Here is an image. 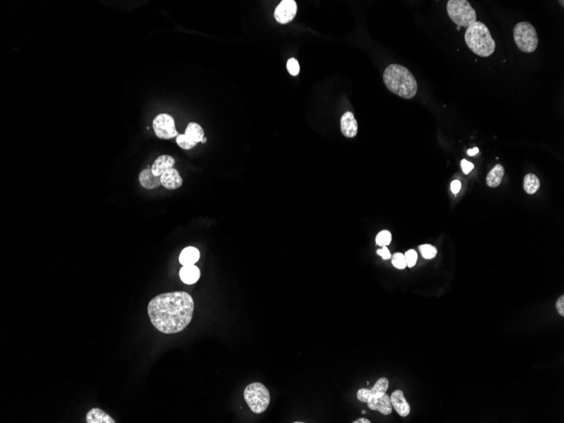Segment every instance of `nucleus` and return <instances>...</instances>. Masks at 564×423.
<instances>
[{"label":"nucleus","instance_id":"bb28decb","mask_svg":"<svg viewBox=\"0 0 564 423\" xmlns=\"http://www.w3.org/2000/svg\"><path fill=\"white\" fill-rule=\"evenodd\" d=\"M287 68H288V72L290 73V75H293V76H297L300 72V65L298 64V60L294 58H292L288 60Z\"/></svg>","mask_w":564,"mask_h":423},{"label":"nucleus","instance_id":"7ed1b4c3","mask_svg":"<svg viewBox=\"0 0 564 423\" xmlns=\"http://www.w3.org/2000/svg\"><path fill=\"white\" fill-rule=\"evenodd\" d=\"M465 40L469 48L479 57H489L496 49V42L489 29L481 21L469 26L465 33Z\"/></svg>","mask_w":564,"mask_h":423},{"label":"nucleus","instance_id":"dca6fc26","mask_svg":"<svg viewBox=\"0 0 564 423\" xmlns=\"http://www.w3.org/2000/svg\"><path fill=\"white\" fill-rule=\"evenodd\" d=\"M182 281L187 285L196 283L200 277V271L195 266H183L179 271Z\"/></svg>","mask_w":564,"mask_h":423},{"label":"nucleus","instance_id":"7c9ffc66","mask_svg":"<svg viewBox=\"0 0 564 423\" xmlns=\"http://www.w3.org/2000/svg\"><path fill=\"white\" fill-rule=\"evenodd\" d=\"M451 191L453 192L454 194H458L461 189V183L459 180H455L451 183Z\"/></svg>","mask_w":564,"mask_h":423},{"label":"nucleus","instance_id":"473e14b6","mask_svg":"<svg viewBox=\"0 0 564 423\" xmlns=\"http://www.w3.org/2000/svg\"><path fill=\"white\" fill-rule=\"evenodd\" d=\"M352 422H353V423H371V421H370V420H368V419H366V418H359V419H357V420H354V421H352Z\"/></svg>","mask_w":564,"mask_h":423},{"label":"nucleus","instance_id":"412c9836","mask_svg":"<svg viewBox=\"0 0 564 423\" xmlns=\"http://www.w3.org/2000/svg\"><path fill=\"white\" fill-rule=\"evenodd\" d=\"M541 187L538 177L533 173H528L524 178V189L529 194H536Z\"/></svg>","mask_w":564,"mask_h":423},{"label":"nucleus","instance_id":"423d86ee","mask_svg":"<svg viewBox=\"0 0 564 423\" xmlns=\"http://www.w3.org/2000/svg\"><path fill=\"white\" fill-rule=\"evenodd\" d=\"M447 12L452 21L459 26L466 27L476 22V12L467 0H449Z\"/></svg>","mask_w":564,"mask_h":423},{"label":"nucleus","instance_id":"9d476101","mask_svg":"<svg viewBox=\"0 0 564 423\" xmlns=\"http://www.w3.org/2000/svg\"><path fill=\"white\" fill-rule=\"evenodd\" d=\"M367 404L368 408H370L371 410L378 411L384 415H390L393 410L390 396L387 394H384L381 397L368 399Z\"/></svg>","mask_w":564,"mask_h":423},{"label":"nucleus","instance_id":"393cba45","mask_svg":"<svg viewBox=\"0 0 564 423\" xmlns=\"http://www.w3.org/2000/svg\"><path fill=\"white\" fill-rule=\"evenodd\" d=\"M392 263L396 269L399 270H404L407 266V261L403 253H396L392 256Z\"/></svg>","mask_w":564,"mask_h":423},{"label":"nucleus","instance_id":"ddd939ff","mask_svg":"<svg viewBox=\"0 0 564 423\" xmlns=\"http://www.w3.org/2000/svg\"><path fill=\"white\" fill-rule=\"evenodd\" d=\"M341 129L343 135L347 138L356 136L358 130L357 122L354 115L351 112H347L341 119Z\"/></svg>","mask_w":564,"mask_h":423},{"label":"nucleus","instance_id":"2eb2a0df","mask_svg":"<svg viewBox=\"0 0 564 423\" xmlns=\"http://www.w3.org/2000/svg\"><path fill=\"white\" fill-rule=\"evenodd\" d=\"M139 181L140 185L146 189H154L161 184L160 177L154 175L150 168H145L142 172H140Z\"/></svg>","mask_w":564,"mask_h":423},{"label":"nucleus","instance_id":"5701e85b","mask_svg":"<svg viewBox=\"0 0 564 423\" xmlns=\"http://www.w3.org/2000/svg\"><path fill=\"white\" fill-rule=\"evenodd\" d=\"M391 241H392V234L387 230L381 231L376 237V243L380 247H384V246L387 247L390 244Z\"/></svg>","mask_w":564,"mask_h":423},{"label":"nucleus","instance_id":"c85d7f7f","mask_svg":"<svg viewBox=\"0 0 564 423\" xmlns=\"http://www.w3.org/2000/svg\"><path fill=\"white\" fill-rule=\"evenodd\" d=\"M556 311L558 312L559 314L561 315V317L564 316V296H561L559 297L556 303Z\"/></svg>","mask_w":564,"mask_h":423},{"label":"nucleus","instance_id":"4be33fe9","mask_svg":"<svg viewBox=\"0 0 564 423\" xmlns=\"http://www.w3.org/2000/svg\"><path fill=\"white\" fill-rule=\"evenodd\" d=\"M176 142L179 147L184 150H191L192 148H194L197 145V143L194 142L185 134H179L176 137Z\"/></svg>","mask_w":564,"mask_h":423},{"label":"nucleus","instance_id":"0eeeda50","mask_svg":"<svg viewBox=\"0 0 564 423\" xmlns=\"http://www.w3.org/2000/svg\"><path fill=\"white\" fill-rule=\"evenodd\" d=\"M152 125L155 135L159 139H170L179 135L175 127V120L169 114H159L153 120Z\"/></svg>","mask_w":564,"mask_h":423},{"label":"nucleus","instance_id":"9b49d317","mask_svg":"<svg viewBox=\"0 0 564 423\" xmlns=\"http://www.w3.org/2000/svg\"><path fill=\"white\" fill-rule=\"evenodd\" d=\"M390 401L396 412L402 417H406L411 413V406L405 398L404 393L401 390L393 391L390 395Z\"/></svg>","mask_w":564,"mask_h":423},{"label":"nucleus","instance_id":"6e6552de","mask_svg":"<svg viewBox=\"0 0 564 423\" xmlns=\"http://www.w3.org/2000/svg\"><path fill=\"white\" fill-rule=\"evenodd\" d=\"M298 5L294 0H283L274 10V19L279 24L289 23L295 18Z\"/></svg>","mask_w":564,"mask_h":423},{"label":"nucleus","instance_id":"a878e982","mask_svg":"<svg viewBox=\"0 0 564 423\" xmlns=\"http://www.w3.org/2000/svg\"><path fill=\"white\" fill-rule=\"evenodd\" d=\"M404 255L406 261H407V267H409V268L414 267L415 265L417 263V258H418L417 251L414 250V249H410V250L406 252Z\"/></svg>","mask_w":564,"mask_h":423},{"label":"nucleus","instance_id":"39448f33","mask_svg":"<svg viewBox=\"0 0 564 423\" xmlns=\"http://www.w3.org/2000/svg\"><path fill=\"white\" fill-rule=\"evenodd\" d=\"M514 38L518 48L523 52H534L538 46V35L536 28L526 21L516 24L514 28Z\"/></svg>","mask_w":564,"mask_h":423},{"label":"nucleus","instance_id":"4468645a","mask_svg":"<svg viewBox=\"0 0 564 423\" xmlns=\"http://www.w3.org/2000/svg\"><path fill=\"white\" fill-rule=\"evenodd\" d=\"M174 165H175V159L173 156L162 155L156 158V160L154 162L150 168L154 175L160 177V175L163 174L166 171L174 168Z\"/></svg>","mask_w":564,"mask_h":423},{"label":"nucleus","instance_id":"aec40b11","mask_svg":"<svg viewBox=\"0 0 564 423\" xmlns=\"http://www.w3.org/2000/svg\"><path fill=\"white\" fill-rule=\"evenodd\" d=\"M184 134L197 144L202 142L203 139L205 137V132L203 130L202 127L194 122L188 124Z\"/></svg>","mask_w":564,"mask_h":423},{"label":"nucleus","instance_id":"1a4fd4ad","mask_svg":"<svg viewBox=\"0 0 564 423\" xmlns=\"http://www.w3.org/2000/svg\"><path fill=\"white\" fill-rule=\"evenodd\" d=\"M388 379L386 378H381L379 380L375 383V385L372 389H360L357 393V397L361 402L367 403L368 399L371 398H378L381 397L382 395H384L388 390Z\"/></svg>","mask_w":564,"mask_h":423},{"label":"nucleus","instance_id":"20e7f679","mask_svg":"<svg viewBox=\"0 0 564 423\" xmlns=\"http://www.w3.org/2000/svg\"><path fill=\"white\" fill-rule=\"evenodd\" d=\"M244 397L250 410L255 414H261L265 411L270 402L269 390L259 382L248 385L244 390Z\"/></svg>","mask_w":564,"mask_h":423},{"label":"nucleus","instance_id":"c756f323","mask_svg":"<svg viewBox=\"0 0 564 423\" xmlns=\"http://www.w3.org/2000/svg\"><path fill=\"white\" fill-rule=\"evenodd\" d=\"M377 253H378V255L381 256L384 260H388V259L391 258L390 252H389V250H388V248H387L386 246L382 247V248H380V249H378V250H377Z\"/></svg>","mask_w":564,"mask_h":423},{"label":"nucleus","instance_id":"f704fd0d","mask_svg":"<svg viewBox=\"0 0 564 423\" xmlns=\"http://www.w3.org/2000/svg\"><path fill=\"white\" fill-rule=\"evenodd\" d=\"M362 414H366V410H362Z\"/></svg>","mask_w":564,"mask_h":423},{"label":"nucleus","instance_id":"f8f14e48","mask_svg":"<svg viewBox=\"0 0 564 423\" xmlns=\"http://www.w3.org/2000/svg\"><path fill=\"white\" fill-rule=\"evenodd\" d=\"M160 183L164 188L174 190L179 189L183 185V178L179 174V171L174 168L160 175Z\"/></svg>","mask_w":564,"mask_h":423},{"label":"nucleus","instance_id":"6ab92c4d","mask_svg":"<svg viewBox=\"0 0 564 423\" xmlns=\"http://www.w3.org/2000/svg\"><path fill=\"white\" fill-rule=\"evenodd\" d=\"M504 168L500 164L495 166L487 176V184L490 188H497L502 183L504 176Z\"/></svg>","mask_w":564,"mask_h":423},{"label":"nucleus","instance_id":"cd10ccee","mask_svg":"<svg viewBox=\"0 0 564 423\" xmlns=\"http://www.w3.org/2000/svg\"><path fill=\"white\" fill-rule=\"evenodd\" d=\"M461 169H462L465 174H468L474 168L473 164L468 162V161L466 160V159H463V160L461 161Z\"/></svg>","mask_w":564,"mask_h":423},{"label":"nucleus","instance_id":"2f4dec72","mask_svg":"<svg viewBox=\"0 0 564 423\" xmlns=\"http://www.w3.org/2000/svg\"><path fill=\"white\" fill-rule=\"evenodd\" d=\"M478 152V148L475 147L473 148V149H470V150H468V151H467V154H468V155H470V156H473V155H476V154H477V153Z\"/></svg>","mask_w":564,"mask_h":423},{"label":"nucleus","instance_id":"f257e3e1","mask_svg":"<svg viewBox=\"0 0 564 423\" xmlns=\"http://www.w3.org/2000/svg\"><path fill=\"white\" fill-rule=\"evenodd\" d=\"M147 309L150 322L157 331L176 334L184 331L191 322L194 302L187 292H167L150 300Z\"/></svg>","mask_w":564,"mask_h":423},{"label":"nucleus","instance_id":"f3484780","mask_svg":"<svg viewBox=\"0 0 564 423\" xmlns=\"http://www.w3.org/2000/svg\"><path fill=\"white\" fill-rule=\"evenodd\" d=\"M87 423H115V420L100 408H92L86 414Z\"/></svg>","mask_w":564,"mask_h":423},{"label":"nucleus","instance_id":"f03ea898","mask_svg":"<svg viewBox=\"0 0 564 423\" xmlns=\"http://www.w3.org/2000/svg\"><path fill=\"white\" fill-rule=\"evenodd\" d=\"M383 82L391 92L405 99H411L417 92V82L408 69L400 65H390L383 72Z\"/></svg>","mask_w":564,"mask_h":423},{"label":"nucleus","instance_id":"a211bd4d","mask_svg":"<svg viewBox=\"0 0 564 423\" xmlns=\"http://www.w3.org/2000/svg\"><path fill=\"white\" fill-rule=\"evenodd\" d=\"M199 251L194 247H187L182 251L179 256V262L182 266H194L199 259Z\"/></svg>","mask_w":564,"mask_h":423},{"label":"nucleus","instance_id":"72a5a7b5","mask_svg":"<svg viewBox=\"0 0 564 423\" xmlns=\"http://www.w3.org/2000/svg\"><path fill=\"white\" fill-rule=\"evenodd\" d=\"M205 142H206V138H205V137H204V139H203V140H202V143H205Z\"/></svg>","mask_w":564,"mask_h":423},{"label":"nucleus","instance_id":"b1692460","mask_svg":"<svg viewBox=\"0 0 564 423\" xmlns=\"http://www.w3.org/2000/svg\"><path fill=\"white\" fill-rule=\"evenodd\" d=\"M419 250L422 253V256L426 259H432L437 255V248L431 244H423L419 246Z\"/></svg>","mask_w":564,"mask_h":423}]
</instances>
